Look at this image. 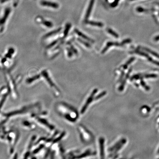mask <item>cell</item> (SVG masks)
Returning a JSON list of instances; mask_svg holds the SVG:
<instances>
[{
    "instance_id": "obj_1",
    "label": "cell",
    "mask_w": 159,
    "mask_h": 159,
    "mask_svg": "<svg viewBox=\"0 0 159 159\" xmlns=\"http://www.w3.org/2000/svg\"><path fill=\"white\" fill-rule=\"evenodd\" d=\"M56 109L58 113L68 122L74 123L79 118L77 111L67 103L60 102L57 104Z\"/></svg>"
},
{
    "instance_id": "obj_2",
    "label": "cell",
    "mask_w": 159,
    "mask_h": 159,
    "mask_svg": "<svg viewBox=\"0 0 159 159\" xmlns=\"http://www.w3.org/2000/svg\"><path fill=\"white\" fill-rule=\"evenodd\" d=\"M78 130L80 139L82 142L89 143L92 142L93 140V134L83 125H80L78 126Z\"/></svg>"
},
{
    "instance_id": "obj_3",
    "label": "cell",
    "mask_w": 159,
    "mask_h": 159,
    "mask_svg": "<svg viewBox=\"0 0 159 159\" xmlns=\"http://www.w3.org/2000/svg\"><path fill=\"white\" fill-rule=\"evenodd\" d=\"M97 89H95V90H93V92H92V93L90 94L89 96L87 98L85 102H84V105H83L82 108H81V110H80V114H84V112H85L87 110L89 107V105H90L91 103H92V102H93L94 100H95V99H94L95 98L96 100V97L94 98V96H95V94L97 93Z\"/></svg>"
},
{
    "instance_id": "obj_4",
    "label": "cell",
    "mask_w": 159,
    "mask_h": 159,
    "mask_svg": "<svg viewBox=\"0 0 159 159\" xmlns=\"http://www.w3.org/2000/svg\"><path fill=\"white\" fill-rule=\"evenodd\" d=\"M41 74L44 79L46 80H47L48 84H49V86H50L51 88L53 89V90H54V91H55V93L57 94L59 93V92H58L59 90L57 89V87H56L55 84H54V83L52 81V79H51V77H50L48 71L44 70H43Z\"/></svg>"
},
{
    "instance_id": "obj_5",
    "label": "cell",
    "mask_w": 159,
    "mask_h": 159,
    "mask_svg": "<svg viewBox=\"0 0 159 159\" xmlns=\"http://www.w3.org/2000/svg\"><path fill=\"white\" fill-rule=\"evenodd\" d=\"M11 11V9H10V8H7L5 9L3 15L0 18V28L4 26L5 24H6V21L8 19Z\"/></svg>"
},
{
    "instance_id": "obj_6",
    "label": "cell",
    "mask_w": 159,
    "mask_h": 159,
    "mask_svg": "<svg viewBox=\"0 0 159 159\" xmlns=\"http://www.w3.org/2000/svg\"><path fill=\"white\" fill-rule=\"evenodd\" d=\"M35 119H36L38 123H39L41 125H43V126H46L47 128L50 129V130H52L54 129V125H51L50 123L45 119L39 118V117L35 118Z\"/></svg>"
},
{
    "instance_id": "obj_7",
    "label": "cell",
    "mask_w": 159,
    "mask_h": 159,
    "mask_svg": "<svg viewBox=\"0 0 159 159\" xmlns=\"http://www.w3.org/2000/svg\"><path fill=\"white\" fill-rule=\"evenodd\" d=\"M95 152H93L90 150H88L86 151L84 153L78 155V156H73L72 157L70 158V159H81L86 158L87 157L92 156L93 155H95Z\"/></svg>"
},
{
    "instance_id": "obj_8",
    "label": "cell",
    "mask_w": 159,
    "mask_h": 159,
    "mask_svg": "<svg viewBox=\"0 0 159 159\" xmlns=\"http://www.w3.org/2000/svg\"><path fill=\"white\" fill-rule=\"evenodd\" d=\"M104 139L102 138L99 139V147H100V159H105L104 148Z\"/></svg>"
},
{
    "instance_id": "obj_9",
    "label": "cell",
    "mask_w": 159,
    "mask_h": 159,
    "mask_svg": "<svg viewBox=\"0 0 159 159\" xmlns=\"http://www.w3.org/2000/svg\"><path fill=\"white\" fill-rule=\"evenodd\" d=\"M41 4L43 6H48L52 7L54 9H57L58 8V4L56 3L51 2H47V1H42L41 2Z\"/></svg>"
},
{
    "instance_id": "obj_10",
    "label": "cell",
    "mask_w": 159,
    "mask_h": 159,
    "mask_svg": "<svg viewBox=\"0 0 159 159\" xmlns=\"http://www.w3.org/2000/svg\"><path fill=\"white\" fill-rule=\"evenodd\" d=\"M75 32H76V33L77 34H78V35H79V36H81V37H82L84 39L88 40L89 41H92V40L90 39L89 38L87 37L86 36H85V35H84L83 33H81V32H80V31H78V30H77V29H75Z\"/></svg>"
},
{
    "instance_id": "obj_11",
    "label": "cell",
    "mask_w": 159,
    "mask_h": 159,
    "mask_svg": "<svg viewBox=\"0 0 159 159\" xmlns=\"http://www.w3.org/2000/svg\"><path fill=\"white\" fill-rule=\"evenodd\" d=\"M88 24L91 25L98 26V27H102V25L101 23L99 22H95L89 21L88 22Z\"/></svg>"
},
{
    "instance_id": "obj_12",
    "label": "cell",
    "mask_w": 159,
    "mask_h": 159,
    "mask_svg": "<svg viewBox=\"0 0 159 159\" xmlns=\"http://www.w3.org/2000/svg\"><path fill=\"white\" fill-rule=\"evenodd\" d=\"M44 147V145H40V146H39V148H36V149H35L33 151V154H35L37 153L38 152H39Z\"/></svg>"
},
{
    "instance_id": "obj_13",
    "label": "cell",
    "mask_w": 159,
    "mask_h": 159,
    "mask_svg": "<svg viewBox=\"0 0 159 159\" xmlns=\"http://www.w3.org/2000/svg\"><path fill=\"white\" fill-rule=\"evenodd\" d=\"M60 30V29H59L58 30H56V31H52L51 33H49V34H47V36H46V37H48V36H51V35H52L53 34H55V33H57V32Z\"/></svg>"
}]
</instances>
